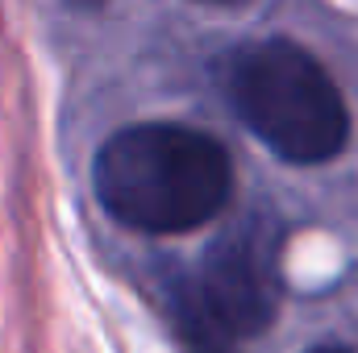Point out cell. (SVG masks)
<instances>
[{"instance_id": "obj_3", "label": "cell", "mask_w": 358, "mask_h": 353, "mask_svg": "<svg viewBox=\"0 0 358 353\" xmlns=\"http://www.w3.org/2000/svg\"><path fill=\"white\" fill-rule=\"evenodd\" d=\"M279 312V237L246 220L217 237L192 278L171 287V316L187 353H234Z\"/></svg>"}, {"instance_id": "obj_4", "label": "cell", "mask_w": 358, "mask_h": 353, "mask_svg": "<svg viewBox=\"0 0 358 353\" xmlns=\"http://www.w3.org/2000/svg\"><path fill=\"white\" fill-rule=\"evenodd\" d=\"M308 353H355L350 345H338V341H321V345H313Z\"/></svg>"}, {"instance_id": "obj_6", "label": "cell", "mask_w": 358, "mask_h": 353, "mask_svg": "<svg viewBox=\"0 0 358 353\" xmlns=\"http://www.w3.org/2000/svg\"><path fill=\"white\" fill-rule=\"evenodd\" d=\"M67 4H76V8H96L100 0H67Z\"/></svg>"}, {"instance_id": "obj_2", "label": "cell", "mask_w": 358, "mask_h": 353, "mask_svg": "<svg viewBox=\"0 0 358 353\" xmlns=\"http://www.w3.org/2000/svg\"><path fill=\"white\" fill-rule=\"evenodd\" d=\"M217 80L234 117L292 167L334 163L350 146L346 96L321 59L292 38L234 46Z\"/></svg>"}, {"instance_id": "obj_1", "label": "cell", "mask_w": 358, "mask_h": 353, "mask_svg": "<svg viewBox=\"0 0 358 353\" xmlns=\"http://www.w3.org/2000/svg\"><path fill=\"white\" fill-rule=\"evenodd\" d=\"M96 204L125 229L179 237L213 225L234 200L229 150L183 121L117 129L92 158Z\"/></svg>"}, {"instance_id": "obj_5", "label": "cell", "mask_w": 358, "mask_h": 353, "mask_svg": "<svg viewBox=\"0 0 358 353\" xmlns=\"http://www.w3.org/2000/svg\"><path fill=\"white\" fill-rule=\"evenodd\" d=\"M196 4H213V8H246L250 0H196Z\"/></svg>"}]
</instances>
